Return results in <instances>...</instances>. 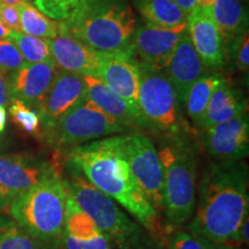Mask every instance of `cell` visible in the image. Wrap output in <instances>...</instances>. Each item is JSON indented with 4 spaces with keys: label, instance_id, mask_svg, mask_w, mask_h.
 Segmentation results:
<instances>
[{
    "label": "cell",
    "instance_id": "484cf974",
    "mask_svg": "<svg viewBox=\"0 0 249 249\" xmlns=\"http://www.w3.org/2000/svg\"><path fill=\"white\" fill-rule=\"evenodd\" d=\"M0 249H42V246L13 218L0 214Z\"/></svg>",
    "mask_w": 249,
    "mask_h": 249
},
{
    "label": "cell",
    "instance_id": "ffe728a7",
    "mask_svg": "<svg viewBox=\"0 0 249 249\" xmlns=\"http://www.w3.org/2000/svg\"><path fill=\"white\" fill-rule=\"evenodd\" d=\"M247 112V101L240 90H236L224 80L213 90L205 110L200 128H209L213 124L230 120Z\"/></svg>",
    "mask_w": 249,
    "mask_h": 249
},
{
    "label": "cell",
    "instance_id": "603a6c76",
    "mask_svg": "<svg viewBox=\"0 0 249 249\" xmlns=\"http://www.w3.org/2000/svg\"><path fill=\"white\" fill-rule=\"evenodd\" d=\"M224 80L225 79L219 74H203L187 93L185 102L187 113L197 128H200L213 90Z\"/></svg>",
    "mask_w": 249,
    "mask_h": 249
},
{
    "label": "cell",
    "instance_id": "60d3db41",
    "mask_svg": "<svg viewBox=\"0 0 249 249\" xmlns=\"http://www.w3.org/2000/svg\"><path fill=\"white\" fill-rule=\"evenodd\" d=\"M9 34H11V30H8L7 28H6L4 24L1 23V21H0V38L1 39L8 38Z\"/></svg>",
    "mask_w": 249,
    "mask_h": 249
},
{
    "label": "cell",
    "instance_id": "d4e9b609",
    "mask_svg": "<svg viewBox=\"0 0 249 249\" xmlns=\"http://www.w3.org/2000/svg\"><path fill=\"white\" fill-rule=\"evenodd\" d=\"M99 233L103 232L93 223L89 214H87L85 211L81 209L77 202L74 200L73 196L67 191L64 234H67L75 239H89L98 235Z\"/></svg>",
    "mask_w": 249,
    "mask_h": 249
},
{
    "label": "cell",
    "instance_id": "4dcf8cb0",
    "mask_svg": "<svg viewBox=\"0 0 249 249\" xmlns=\"http://www.w3.org/2000/svg\"><path fill=\"white\" fill-rule=\"evenodd\" d=\"M61 244L65 249H112V244L104 233L89 239H75L67 234H62Z\"/></svg>",
    "mask_w": 249,
    "mask_h": 249
},
{
    "label": "cell",
    "instance_id": "d6986e66",
    "mask_svg": "<svg viewBox=\"0 0 249 249\" xmlns=\"http://www.w3.org/2000/svg\"><path fill=\"white\" fill-rule=\"evenodd\" d=\"M87 92L86 97L102 108L108 116L113 117L124 126L145 127L144 121L132 110V107L120 98L117 93H114L108 87L103 83L99 77L95 75H83Z\"/></svg>",
    "mask_w": 249,
    "mask_h": 249
},
{
    "label": "cell",
    "instance_id": "5bb4252c",
    "mask_svg": "<svg viewBox=\"0 0 249 249\" xmlns=\"http://www.w3.org/2000/svg\"><path fill=\"white\" fill-rule=\"evenodd\" d=\"M58 66L53 60L24 64L20 70L8 75L12 101L18 99L37 111L51 87Z\"/></svg>",
    "mask_w": 249,
    "mask_h": 249
},
{
    "label": "cell",
    "instance_id": "4316f807",
    "mask_svg": "<svg viewBox=\"0 0 249 249\" xmlns=\"http://www.w3.org/2000/svg\"><path fill=\"white\" fill-rule=\"evenodd\" d=\"M8 39L17 46L27 64L53 60L49 48V39L29 36L20 31H11Z\"/></svg>",
    "mask_w": 249,
    "mask_h": 249
},
{
    "label": "cell",
    "instance_id": "ba28073f",
    "mask_svg": "<svg viewBox=\"0 0 249 249\" xmlns=\"http://www.w3.org/2000/svg\"><path fill=\"white\" fill-rule=\"evenodd\" d=\"M138 62V61H136ZM139 105L147 126L174 135L181 129L178 98L172 85L161 71L139 64Z\"/></svg>",
    "mask_w": 249,
    "mask_h": 249
},
{
    "label": "cell",
    "instance_id": "9c48e42d",
    "mask_svg": "<svg viewBox=\"0 0 249 249\" xmlns=\"http://www.w3.org/2000/svg\"><path fill=\"white\" fill-rule=\"evenodd\" d=\"M124 155L136 182L158 214L164 213V176L157 149L142 133L123 135Z\"/></svg>",
    "mask_w": 249,
    "mask_h": 249
},
{
    "label": "cell",
    "instance_id": "cb8c5ba5",
    "mask_svg": "<svg viewBox=\"0 0 249 249\" xmlns=\"http://www.w3.org/2000/svg\"><path fill=\"white\" fill-rule=\"evenodd\" d=\"M17 7L20 14L21 33L44 39H53L58 35V21L48 18L29 2L18 4Z\"/></svg>",
    "mask_w": 249,
    "mask_h": 249
},
{
    "label": "cell",
    "instance_id": "5b68a950",
    "mask_svg": "<svg viewBox=\"0 0 249 249\" xmlns=\"http://www.w3.org/2000/svg\"><path fill=\"white\" fill-rule=\"evenodd\" d=\"M66 197L67 191L58 172L13 198L7 210L37 241L59 246L64 234Z\"/></svg>",
    "mask_w": 249,
    "mask_h": 249
},
{
    "label": "cell",
    "instance_id": "f35d334b",
    "mask_svg": "<svg viewBox=\"0 0 249 249\" xmlns=\"http://www.w3.org/2000/svg\"><path fill=\"white\" fill-rule=\"evenodd\" d=\"M214 2H216V0H196V6L200 8L207 9L210 8Z\"/></svg>",
    "mask_w": 249,
    "mask_h": 249
},
{
    "label": "cell",
    "instance_id": "6da1fadb",
    "mask_svg": "<svg viewBox=\"0 0 249 249\" xmlns=\"http://www.w3.org/2000/svg\"><path fill=\"white\" fill-rule=\"evenodd\" d=\"M248 167L241 160L210 164L202 177L192 235L217 247L234 248L239 226L248 216Z\"/></svg>",
    "mask_w": 249,
    "mask_h": 249
},
{
    "label": "cell",
    "instance_id": "74e56055",
    "mask_svg": "<svg viewBox=\"0 0 249 249\" xmlns=\"http://www.w3.org/2000/svg\"><path fill=\"white\" fill-rule=\"evenodd\" d=\"M6 121H7V112L6 108L0 105V134L6 128Z\"/></svg>",
    "mask_w": 249,
    "mask_h": 249
},
{
    "label": "cell",
    "instance_id": "83f0119b",
    "mask_svg": "<svg viewBox=\"0 0 249 249\" xmlns=\"http://www.w3.org/2000/svg\"><path fill=\"white\" fill-rule=\"evenodd\" d=\"M87 0H34L37 7L52 20L67 21L80 11Z\"/></svg>",
    "mask_w": 249,
    "mask_h": 249
},
{
    "label": "cell",
    "instance_id": "1f68e13d",
    "mask_svg": "<svg viewBox=\"0 0 249 249\" xmlns=\"http://www.w3.org/2000/svg\"><path fill=\"white\" fill-rule=\"evenodd\" d=\"M220 247L213 246L209 242L201 240V239L196 238L192 235L189 232L179 231L173 235L171 239L170 249H218ZM222 249H235L230 247H222Z\"/></svg>",
    "mask_w": 249,
    "mask_h": 249
},
{
    "label": "cell",
    "instance_id": "b9f144b4",
    "mask_svg": "<svg viewBox=\"0 0 249 249\" xmlns=\"http://www.w3.org/2000/svg\"><path fill=\"white\" fill-rule=\"evenodd\" d=\"M4 150V141H2V139L0 138V152Z\"/></svg>",
    "mask_w": 249,
    "mask_h": 249
},
{
    "label": "cell",
    "instance_id": "44dd1931",
    "mask_svg": "<svg viewBox=\"0 0 249 249\" xmlns=\"http://www.w3.org/2000/svg\"><path fill=\"white\" fill-rule=\"evenodd\" d=\"M207 9L219 30L223 44L231 42L247 29H245L247 17L241 0H216Z\"/></svg>",
    "mask_w": 249,
    "mask_h": 249
},
{
    "label": "cell",
    "instance_id": "836d02e7",
    "mask_svg": "<svg viewBox=\"0 0 249 249\" xmlns=\"http://www.w3.org/2000/svg\"><path fill=\"white\" fill-rule=\"evenodd\" d=\"M0 21L8 30L21 33L20 14L17 5L0 4Z\"/></svg>",
    "mask_w": 249,
    "mask_h": 249
},
{
    "label": "cell",
    "instance_id": "e575fe53",
    "mask_svg": "<svg viewBox=\"0 0 249 249\" xmlns=\"http://www.w3.org/2000/svg\"><path fill=\"white\" fill-rule=\"evenodd\" d=\"M12 102L11 93H9L8 75L0 71V105L6 107Z\"/></svg>",
    "mask_w": 249,
    "mask_h": 249
},
{
    "label": "cell",
    "instance_id": "f1b7e54d",
    "mask_svg": "<svg viewBox=\"0 0 249 249\" xmlns=\"http://www.w3.org/2000/svg\"><path fill=\"white\" fill-rule=\"evenodd\" d=\"M9 114L15 124H18L21 129L29 134H39L42 124L37 111L27 107L22 102L13 99L9 103Z\"/></svg>",
    "mask_w": 249,
    "mask_h": 249
},
{
    "label": "cell",
    "instance_id": "e0dca14e",
    "mask_svg": "<svg viewBox=\"0 0 249 249\" xmlns=\"http://www.w3.org/2000/svg\"><path fill=\"white\" fill-rule=\"evenodd\" d=\"M51 57L61 70L81 74L97 75L103 53L88 48L70 35L58 31L53 39H49Z\"/></svg>",
    "mask_w": 249,
    "mask_h": 249
},
{
    "label": "cell",
    "instance_id": "7402d4cb",
    "mask_svg": "<svg viewBox=\"0 0 249 249\" xmlns=\"http://www.w3.org/2000/svg\"><path fill=\"white\" fill-rule=\"evenodd\" d=\"M134 5L147 23L160 28L187 24V15L172 0H134Z\"/></svg>",
    "mask_w": 249,
    "mask_h": 249
},
{
    "label": "cell",
    "instance_id": "4fadbf2b",
    "mask_svg": "<svg viewBox=\"0 0 249 249\" xmlns=\"http://www.w3.org/2000/svg\"><path fill=\"white\" fill-rule=\"evenodd\" d=\"M208 152L219 161L241 160L249 154L247 112L205 128L202 138Z\"/></svg>",
    "mask_w": 249,
    "mask_h": 249
},
{
    "label": "cell",
    "instance_id": "9a60e30c",
    "mask_svg": "<svg viewBox=\"0 0 249 249\" xmlns=\"http://www.w3.org/2000/svg\"><path fill=\"white\" fill-rule=\"evenodd\" d=\"M87 86L83 75L58 68L45 98L37 108L40 124L53 123L86 97Z\"/></svg>",
    "mask_w": 249,
    "mask_h": 249
},
{
    "label": "cell",
    "instance_id": "3957f363",
    "mask_svg": "<svg viewBox=\"0 0 249 249\" xmlns=\"http://www.w3.org/2000/svg\"><path fill=\"white\" fill-rule=\"evenodd\" d=\"M135 29L136 18L126 0H87L73 18L58 22V31L99 53L128 46Z\"/></svg>",
    "mask_w": 249,
    "mask_h": 249
},
{
    "label": "cell",
    "instance_id": "8992f818",
    "mask_svg": "<svg viewBox=\"0 0 249 249\" xmlns=\"http://www.w3.org/2000/svg\"><path fill=\"white\" fill-rule=\"evenodd\" d=\"M164 176V213L169 226L188 222L196 207V158L182 143L158 151Z\"/></svg>",
    "mask_w": 249,
    "mask_h": 249
},
{
    "label": "cell",
    "instance_id": "d590c367",
    "mask_svg": "<svg viewBox=\"0 0 249 249\" xmlns=\"http://www.w3.org/2000/svg\"><path fill=\"white\" fill-rule=\"evenodd\" d=\"M172 1L176 2V4L182 9L183 13H185L187 17L191 14V12L196 6V0H172Z\"/></svg>",
    "mask_w": 249,
    "mask_h": 249
},
{
    "label": "cell",
    "instance_id": "ab89813d",
    "mask_svg": "<svg viewBox=\"0 0 249 249\" xmlns=\"http://www.w3.org/2000/svg\"><path fill=\"white\" fill-rule=\"evenodd\" d=\"M34 1V0H0V4H5V5H18V4H22V2H30Z\"/></svg>",
    "mask_w": 249,
    "mask_h": 249
},
{
    "label": "cell",
    "instance_id": "277c9868",
    "mask_svg": "<svg viewBox=\"0 0 249 249\" xmlns=\"http://www.w3.org/2000/svg\"><path fill=\"white\" fill-rule=\"evenodd\" d=\"M66 167L61 179L68 193L112 245L118 249H152V236L127 216L116 201L96 188L73 165L66 163Z\"/></svg>",
    "mask_w": 249,
    "mask_h": 249
},
{
    "label": "cell",
    "instance_id": "d6a6232c",
    "mask_svg": "<svg viewBox=\"0 0 249 249\" xmlns=\"http://www.w3.org/2000/svg\"><path fill=\"white\" fill-rule=\"evenodd\" d=\"M234 59L236 67L242 71H248L249 67V37L248 30L242 31L236 36L234 44Z\"/></svg>",
    "mask_w": 249,
    "mask_h": 249
},
{
    "label": "cell",
    "instance_id": "52a82bcc",
    "mask_svg": "<svg viewBox=\"0 0 249 249\" xmlns=\"http://www.w3.org/2000/svg\"><path fill=\"white\" fill-rule=\"evenodd\" d=\"M126 129V126L85 97L53 123L42 126L39 134L51 147L61 150L118 135Z\"/></svg>",
    "mask_w": 249,
    "mask_h": 249
},
{
    "label": "cell",
    "instance_id": "7a4b0ae2",
    "mask_svg": "<svg viewBox=\"0 0 249 249\" xmlns=\"http://www.w3.org/2000/svg\"><path fill=\"white\" fill-rule=\"evenodd\" d=\"M66 163L73 165L96 188L124 207L156 240L164 238L160 214L136 182L124 158L123 135L71 148L66 155Z\"/></svg>",
    "mask_w": 249,
    "mask_h": 249
},
{
    "label": "cell",
    "instance_id": "2e32d148",
    "mask_svg": "<svg viewBox=\"0 0 249 249\" xmlns=\"http://www.w3.org/2000/svg\"><path fill=\"white\" fill-rule=\"evenodd\" d=\"M187 31L204 67L220 70L225 62L223 39L208 9L195 6L187 18Z\"/></svg>",
    "mask_w": 249,
    "mask_h": 249
},
{
    "label": "cell",
    "instance_id": "8fae6325",
    "mask_svg": "<svg viewBox=\"0 0 249 249\" xmlns=\"http://www.w3.org/2000/svg\"><path fill=\"white\" fill-rule=\"evenodd\" d=\"M96 76L99 77L103 83H105L120 98H123L144 121L139 105V66L129 45L117 52L103 53Z\"/></svg>",
    "mask_w": 249,
    "mask_h": 249
},
{
    "label": "cell",
    "instance_id": "ac0fdd59",
    "mask_svg": "<svg viewBox=\"0 0 249 249\" xmlns=\"http://www.w3.org/2000/svg\"><path fill=\"white\" fill-rule=\"evenodd\" d=\"M204 65L193 45L188 31L180 39L176 51L165 68V75L176 91L178 102L185 105L187 93L192 86L204 74Z\"/></svg>",
    "mask_w": 249,
    "mask_h": 249
},
{
    "label": "cell",
    "instance_id": "f546056e",
    "mask_svg": "<svg viewBox=\"0 0 249 249\" xmlns=\"http://www.w3.org/2000/svg\"><path fill=\"white\" fill-rule=\"evenodd\" d=\"M24 64L26 61L14 43L8 38H0V71L11 75Z\"/></svg>",
    "mask_w": 249,
    "mask_h": 249
},
{
    "label": "cell",
    "instance_id": "8d00e7d4",
    "mask_svg": "<svg viewBox=\"0 0 249 249\" xmlns=\"http://www.w3.org/2000/svg\"><path fill=\"white\" fill-rule=\"evenodd\" d=\"M12 201H13V198L8 194H6L2 189H0V211L7 209Z\"/></svg>",
    "mask_w": 249,
    "mask_h": 249
},
{
    "label": "cell",
    "instance_id": "30bf717a",
    "mask_svg": "<svg viewBox=\"0 0 249 249\" xmlns=\"http://www.w3.org/2000/svg\"><path fill=\"white\" fill-rule=\"evenodd\" d=\"M186 31L187 24L170 29L147 23L134 31L129 42L130 51L139 64L163 71L169 65Z\"/></svg>",
    "mask_w": 249,
    "mask_h": 249
},
{
    "label": "cell",
    "instance_id": "7c38bea8",
    "mask_svg": "<svg viewBox=\"0 0 249 249\" xmlns=\"http://www.w3.org/2000/svg\"><path fill=\"white\" fill-rule=\"evenodd\" d=\"M57 165L30 155H0V189L12 198L58 173Z\"/></svg>",
    "mask_w": 249,
    "mask_h": 249
}]
</instances>
